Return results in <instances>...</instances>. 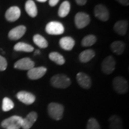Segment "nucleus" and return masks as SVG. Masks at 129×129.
Instances as JSON below:
<instances>
[{"instance_id": "nucleus-18", "label": "nucleus", "mask_w": 129, "mask_h": 129, "mask_svg": "<svg viewBox=\"0 0 129 129\" xmlns=\"http://www.w3.org/2000/svg\"><path fill=\"white\" fill-rule=\"evenodd\" d=\"M25 10L27 14L32 18L37 15V8L33 0H27L25 3Z\"/></svg>"}, {"instance_id": "nucleus-11", "label": "nucleus", "mask_w": 129, "mask_h": 129, "mask_svg": "<svg viewBox=\"0 0 129 129\" xmlns=\"http://www.w3.org/2000/svg\"><path fill=\"white\" fill-rule=\"evenodd\" d=\"M27 30V28L24 25H19L12 29L8 34V37L12 40H17L23 37Z\"/></svg>"}, {"instance_id": "nucleus-32", "label": "nucleus", "mask_w": 129, "mask_h": 129, "mask_svg": "<svg viewBox=\"0 0 129 129\" xmlns=\"http://www.w3.org/2000/svg\"><path fill=\"white\" fill-rule=\"evenodd\" d=\"M76 3L78 5H85L86 3H87V0H75Z\"/></svg>"}, {"instance_id": "nucleus-33", "label": "nucleus", "mask_w": 129, "mask_h": 129, "mask_svg": "<svg viewBox=\"0 0 129 129\" xmlns=\"http://www.w3.org/2000/svg\"><path fill=\"white\" fill-rule=\"evenodd\" d=\"M40 52V50H37L35 51V55H39Z\"/></svg>"}, {"instance_id": "nucleus-31", "label": "nucleus", "mask_w": 129, "mask_h": 129, "mask_svg": "<svg viewBox=\"0 0 129 129\" xmlns=\"http://www.w3.org/2000/svg\"><path fill=\"white\" fill-rule=\"evenodd\" d=\"M60 0H49V5L51 7H55L57 5Z\"/></svg>"}, {"instance_id": "nucleus-29", "label": "nucleus", "mask_w": 129, "mask_h": 129, "mask_svg": "<svg viewBox=\"0 0 129 129\" xmlns=\"http://www.w3.org/2000/svg\"><path fill=\"white\" fill-rule=\"evenodd\" d=\"M7 68V62L4 57L0 55V71H5Z\"/></svg>"}, {"instance_id": "nucleus-4", "label": "nucleus", "mask_w": 129, "mask_h": 129, "mask_svg": "<svg viewBox=\"0 0 129 129\" xmlns=\"http://www.w3.org/2000/svg\"><path fill=\"white\" fill-rule=\"evenodd\" d=\"M113 86L116 92L119 94H125L128 90V83L123 77L118 76L113 80Z\"/></svg>"}, {"instance_id": "nucleus-7", "label": "nucleus", "mask_w": 129, "mask_h": 129, "mask_svg": "<svg viewBox=\"0 0 129 129\" xmlns=\"http://www.w3.org/2000/svg\"><path fill=\"white\" fill-rule=\"evenodd\" d=\"M102 71L106 75H110L115 69V60L112 56H108L103 61L101 64Z\"/></svg>"}, {"instance_id": "nucleus-24", "label": "nucleus", "mask_w": 129, "mask_h": 129, "mask_svg": "<svg viewBox=\"0 0 129 129\" xmlns=\"http://www.w3.org/2000/svg\"><path fill=\"white\" fill-rule=\"evenodd\" d=\"M49 58H50V60L55 62L56 64H59V65H62L65 62L64 57L61 54H60L59 52H50L49 55Z\"/></svg>"}, {"instance_id": "nucleus-19", "label": "nucleus", "mask_w": 129, "mask_h": 129, "mask_svg": "<svg viewBox=\"0 0 129 129\" xmlns=\"http://www.w3.org/2000/svg\"><path fill=\"white\" fill-rule=\"evenodd\" d=\"M95 55V51L88 49L86 50L83 51L80 55H79V60L83 63H86L91 60Z\"/></svg>"}, {"instance_id": "nucleus-14", "label": "nucleus", "mask_w": 129, "mask_h": 129, "mask_svg": "<svg viewBox=\"0 0 129 129\" xmlns=\"http://www.w3.org/2000/svg\"><path fill=\"white\" fill-rule=\"evenodd\" d=\"M17 98L19 101L26 105H31L35 101V96L29 92L19 91L17 94Z\"/></svg>"}, {"instance_id": "nucleus-26", "label": "nucleus", "mask_w": 129, "mask_h": 129, "mask_svg": "<svg viewBox=\"0 0 129 129\" xmlns=\"http://www.w3.org/2000/svg\"><path fill=\"white\" fill-rule=\"evenodd\" d=\"M97 41V38L93 35H89L83 38L81 42V45L83 47H90L93 45Z\"/></svg>"}, {"instance_id": "nucleus-8", "label": "nucleus", "mask_w": 129, "mask_h": 129, "mask_svg": "<svg viewBox=\"0 0 129 129\" xmlns=\"http://www.w3.org/2000/svg\"><path fill=\"white\" fill-rule=\"evenodd\" d=\"M94 14L96 18L101 20L103 22L108 21L110 17L108 9H107L106 6L103 5H98L95 7Z\"/></svg>"}, {"instance_id": "nucleus-20", "label": "nucleus", "mask_w": 129, "mask_h": 129, "mask_svg": "<svg viewBox=\"0 0 129 129\" xmlns=\"http://www.w3.org/2000/svg\"><path fill=\"white\" fill-rule=\"evenodd\" d=\"M111 48L115 54L119 55L123 54V52H124L125 49V45L123 42L115 41L111 44Z\"/></svg>"}, {"instance_id": "nucleus-9", "label": "nucleus", "mask_w": 129, "mask_h": 129, "mask_svg": "<svg viewBox=\"0 0 129 129\" xmlns=\"http://www.w3.org/2000/svg\"><path fill=\"white\" fill-rule=\"evenodd\" d=\"M14 68L21 70H29L35 67V62L29 57H24L17 60L14 64Z\"/></svg>"}, {"instance_id": "nucleus-25", "label": "nucleus", "mask_w": 129, "mask_h": 129, "mask_svg": "<svg viewBox=\"0 0 129 129\" xmlns=\"http://www.w3.org/2000/svg\"><path fill=\"white\" fill-rule=\"evenodd\" d=\"M33 42L37 47L40 48H46L48 46V43L46 39L40 35H35L33 37Z\"/></svg>"}, {"instance_id": "nucleus-2", "label": "nucleus", "mask_w": 129, "mask_h": 129, "mask_svg": "<svg viewBox=\"0 0 129 129\" xmlns=\"http://www.w3.org/2000/svg\"><path fill=\"white\" fill-rule=\"evenodd\" d=\"M47 112L52 119L59 120L62 119L64 113V107L60 103H50L47 107Z\"/></svg>"}, {"instance_id": "nucleus-27", "label": "nucleus", "mask_w": 129, "mask_h": 129, "mask_svg": "<svg viewBox=\"0 0 129 129\" xmlns=\"http://www.w3.org/2000/svg\"><path fill=\"white\" fill-rule=\"evenodd\" d=\"M14 104L13 101L9 98H4L2 101V110L5 112L12 110L14 108Z\"/></svg>"}, {"instance_id": "nucleus-22", "label": "nucleus", "mask_w": 129, "mask_h": 129, "mask_svg": "<svg viewBox=\"0 0 129 129\" xmlns=\"http://www.w3.org/2000/svg\"><path fill=\"white\" fill-rule=\"evenodd\" d=\"M70 11V4L68 1H64L60 6L58 10V15L60 17H65Z\"/></svg>"}, {"instance_id": "nucleus-15", "label": "nucleus", "mask_w": 129, "mask_h": 129, "mask_svg": "<svg viewBox=\"0 0 129 129\" xmlns=\"http://www.w3.org/2000/svg\"><path fill=\"white\" fill-rule=\"evenodd\" d=\"M37 119V113L36 112H31L29 113L26 118L22 119V128L23 129L31 128L33 124L35 123Z\"/></svg>"}, {"instance_id": "nucleus-1", "label": "nucleus", "mask_w": 129, "mask_h": 129, "mask_svg": "<svg viewBox=\"0 0 129 129\" xmlns=\"http://www.w3.org/2000/svg\"><path fill=\"white\" fill-rule=\"evenodd\" d=\"M50 83L54 88L64 89L70 85L71 80L67 75L64 74H58L54 75L51 78Z\"/></svg>"}, {"instance_id": "nucleus-34", "label": "nucleus", "mask_w": 129, "mask_h": 129, "mask_svg": "<svg viewBox=\"0 0 129 129\" xmlns=\"http://www.w3.org/2000/svg\"><path fill=\"white\" fill-rule=\"evenodd\" d=\"M37 2H45L47 0H37Z\"/></svg>"}, {"instance_id": "nucleus-21", "label": "nucleus", "mask_w": 129, "mask_h": 129, "mask_svg": "<svg viewBox=\"0 0 129 129\" xmlns=\"http://www.w3.org/2000/svg\"><path fill=\"white\" fill-rule=\"evenodd\" d=\"M109 122L111 129H123L122 120L118 115H112L109 118Z\"/></svg>"}, {"instance_id": "nucleus-16", "label": "nucleus", "mask_w": 129, "mask_h": 129, "mask_svg": "<svg viewBox=\"0 0 129 129\" xmlns=\"http://www.w3.org/2000/svg\"><path fill=\"white\" fill-rule=\"evenodd\" d=\"M128 22L126 20H120L118 21L116 23L114 24V31L117 34L120 35H125L126 32L128 31Z\"/></svg>"}, {"instance_id": "nucleus-17", "label": "nucleus", "mask_w": 129, "mask_h": 129, "mask_svg": "<svg viewBox=\"0 0 129 129\" xmlns=\"http://www.w3.org/2000/svg\"><path fill=\"white\" fill-rule=\"evenodd\" d=\"M60 47L64 50L70 51L73 50L75 46V42L72 37H64L61 38L59 42Z\"/></svg>"}, {"instance_id": "nucleus-23", "label": "nucleus", "mask_w": 129, "mask_h": 129, "mask_svg": "<svg viewBox=\"0 0 129 129\" xmlns=\"http://www.w3.org/2000/svg\"><path fill=\"white\" fill-rule=\"evenodd\" d=\"M14 50L17 52H31L34 50V47L24 42H17L14 47Z\"/></svg>"}, {"instance_id": "nucleus-10", "label": "nucleus", "mask_w": 129, "mask_h": 129, "mask_svg": "<svg viewBox=\"0 0 129 129\" xmlns=\"http://www.w3.org/2000/svg\"><path fill=\"white\" fill-rule=\"evenodd\" d=\"M21 10L18 7L13 6L9 7L5 12V18L9 22H15L20 17Z\"/></svg>"}, {"instance_id": "nucleus-5", "label": "nucleus", "mask_w": 129, "mask_h": 129, "mask_svg": "<svg viewBox=\"0 0 129 129\" xmlns=\"http://www.w3.org/2000/svg\"><path fill=\"white\" fill-rule=\"evenodd\" d=\"M45 31L51 35H60L63 34L64 28L63 24L60 22H50L45 27Z\"/></svg>"}, {"instance_id": "nucleus-30", "label": "nucleus", "mask_w": 129, "mask_h": 129, "mask_svg": "<svg viewBox=\"0 0 129 129\" xmlns=\"http://www.w3.org/2000/svg\"><path fill=\"white\" fill-rule=\"evenodd\" d=\"M120 5H124V6H128L129 5V0H115Z\"/></svg>"}, {"instance_id": "nucleus-12", "label": "nucleus", "mask_w": 129, "mask_h": 129, "mask_svg": "<svg viewBox=\"0 0 129 129\" xmlns=\"http://www.w3.org/2000/svg\"><path fill=\"white\" fill-rule=\"evenodd\" d=\"M47 73V68L45 67L33 68L27 72V77L30 80H37L42 78Z\"/></svg>"}, {"instance_id": "nucleus-13", "label": "nucleus", "mask_w": 129, "mask_h": 129, "mask_svg": "<svg viewBox=\"0 0 129 129\" xmlns=\"http://www.w3.org/2000/svg\"><path fill=\"white\" fill-rule=\"evenodd\" d=\"M76 78L79 85L83 89H89L91 87L92 80L87 74L84 73H78L76 75Z\"/></svg>"}, {"instance_id": "nucleus-6", "label": "nucleus", "mask_w": 129, "mask_h": 129, "mask_svg": "<svg viewBox=\"0 0 129 129\" xmlns=\"http://www.w3.org/2000/svg\"><path fill=\"white\" fill-rule=\"evenodd\" d=\"M90 22V17L85 12H78L75 17V24L78 29H83L88 26Z\"/></svg>"}, {"instance_id": "nucleus-28", "label": "nucleus", "mask_w": 129, "mask_h": 129, "mask_svg": "<svg viewBox=\"0 0 129 129\" xmlns=\"http://www.w3.org/2000/svg\"><path fill=\"white\" fill-rule=\"evenodd\" d=\"M87 129H101L99 123L95 118H90L87 123Z\"/></svg>"}, {"instance_id": "nucleus-3", "label": "nucleus", "mask_w": 129, "mask_h": 129, "mask_svg": "<svg viewBox=\"0 0 129 129\" xmlns=\"http://www.w3.org/2000/svg\"><path fill=\"white\" fill-rule=\"evenodd\" d=\"M22 119L20 116L13 115L3 120L2 126L5 129H19L22 128Z\"/></svg>"}]
</instances>
